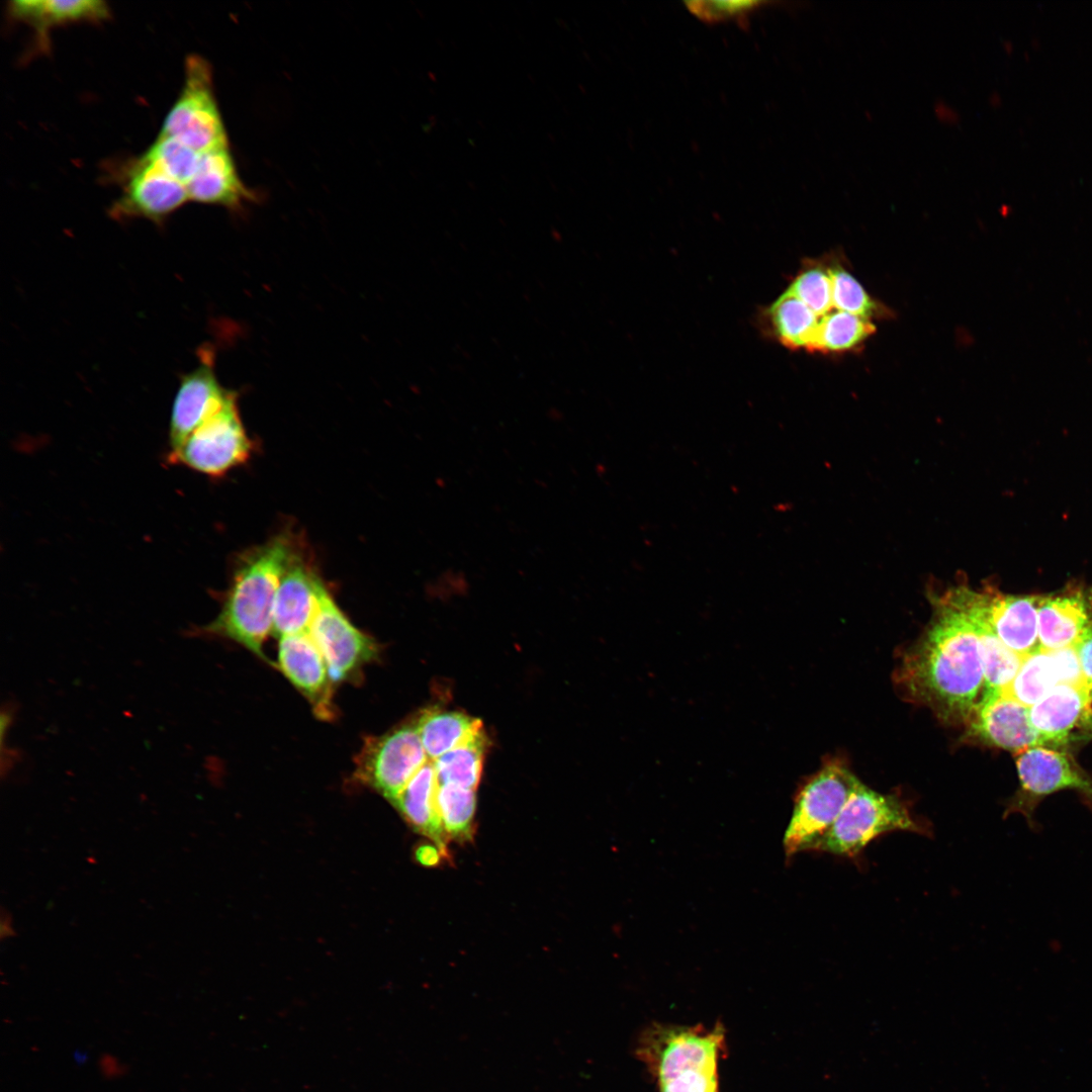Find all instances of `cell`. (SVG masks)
Segmentation results:
<instances>
[{
    "mask_svg": "<svg viewBox=\"0 0 1092 1092\" xmlns=\"http://www.w3.org/2000/svg\"><path fill=\"white\" fill-rule=\"evenodd\" d=\"M832 285V303L835 309L871 318L881 313V306L869 295L861 284L844 268H829Z\"/></svg>",
    "mask_w": 1092,
    "mask_h": 1092,
    "instance_id": "31",
    "label": "cell"
},
{
    "mask_svg": "<svg viewBox=\"0 0 1092 1092\" xmlns=\"http://www.w3.org/2000/svg\"><path fill=\"white\" fill-rule=\"evenodd\" d=\"M159 135L173 138L204 153L228 145V135L213 92L209 63L198 55L185 61V78Z\"/></svg>",
    "mask_w": 1092,
    "mask_h": 1092,
    "instance_id": "5",
    "label": "cell"
},
{
    "mask_svg": "<svg viewBox=\"0 0 1092 1092\" xmlns=\"http://www.w3.org/2000/svg\"><path fill=\"white\" fill-rule=\"evenodd\" d=\"M768 315L778 339L785 346L811 349L820 316L791 291H785L771 304Z\"/></svg>",
    "mask_w": 1092,
    "mask_h": 1092,
    "instance_id": "25",
    "label": "cell"
},
{
    "mask_svg": "<svg viewBox=\"0 0 1092 1092\" xmlns=\"http://www.w3.org/2000/svg\"><path fill=\"white\" fill-rule=\"evenodd\" d=\"M416 723L369 738L356 760V777L394 803L428 762Z\"/></svg>",
    "mask_w": 1092,
    "mask_h": 1092,
    "instance_id": "8",
    "label": "cell"
},
{
    "mask_svg": "<svg viewBox=\"0 0 1092 1092\" xmlns=\"http://www.w3.org/2000/svg\"><path fill=\"white\" fill-rule=\"evenodd\" d=\"M438 788L436 769L433 761L429 760L410 781L393 805L417 832L431 839L444 857L449 859V838L437 807Z\"/></svg>",
    "mask_w": 1092,
    "mask_h": 1092,
    "instance_id": "23",
    "label": "cell"
},
{
    "mask_svg": "<svg viewBox=\"0 0 1092 1092\" xmlns=\"http://www.w3.org/2000/svg\"><path fill=\"white\" fill-rule=\"evenodd\" d=\"M309 635L324 656L333 681L349 678L377 654L373 639L348 620L326 586Z\"/></svg>",
    "mask_w": 1092,
    "mask_h": 1092,
    "instance_id": "11",
    "label": "cell"
},
{
    "mask_svg": "<svg viewBox=\"0 0 1092 1092\" xmlns=\"http://www.w3.org/2000/svg\"><path fill=\"white\" fill-rule=\"evenodd\" d=\"M295 555L286 535L245 553L235 567L218 615L198 632L236 641L266 660L263 643L272 633L276 595Z\"/></svg>",
    "mask_w": 1092,
    "mask_h": 1092,
    "instance_id": "2",
    "label": "cell"
},
{
    "mask_svg": "<svg viewBox=\"0 0 1092 1092\" xmlns=\"http://www.w3.org/2000/svg\"><path fill=\"white\" fill-rule=\"evenodd\" d=\"M186 188L189 201L232 209L254 197L238 174L229 146L202 153L197 171Z\"/></svg>",
    "mask_w": 1092,
    "mask_h": 1092,
    "instance_id": "21",
    "label": "cell"
},
{
    "mask_svg": "<svg viewBox=\"0 0 1092 1092\" xmlns=\"http://www.w3.org/2000/svg\"><path fill=\"white\" fill-rule=\"evenodd\" d=\"M723 1042L721 1027H655L644 1036L640 1053L660 1084L690 1070L717 1067Z\"/></svg>",
    "mask_w": 1092,
    "mask_h": 1092,
    "instance_id": "9",
    "label": "cell"
},
{
    "mask_svg": "<svg viewBox=\"0 0 1092 1092\" xmlns=\"http://www.w3.org/2000/svg\"><path fill=\"white\" fill-rule=\"evenodd\" d=\"M987 593L989 620L1000 640L1022 657L1038 649L1040 597Z\"/></svg>",
    "mask_w": 1092,
    "mask_h": 1092,
    "instance_id": "22",
    "label": "cell"
},
{
    "mask_svg": "<svg viewBox=\"0 0 1092 1092\" xmlns=\"http://www.w3.org/2000/svg\"><path fill=\"white\" fill-rule=\"evenodd\" d=\"M189 201L186 186L141 156L127 172L114 218L143 217L160 222Z\"/></svg>",
    "mask_w": 1092,
    "mask_h": 1092,
    "instance_id": "12",
    "label": "cell"
},
{
    "mask_svg": "<svg viewBox=\"0 0 1092 1092\" xmlns=\"http://www.w3.org/2000/svg\"><path fill=\"white\" fill-rule=\"evenodd\" d=\"M252 449L233 392L216 414L197 428L177 451L168 454V462L219 477L247 461Z\"/></svg>",
    "mask_w": 1092,
    "mask_h": 1092,
    "instance_id": "7",
    "label": "cell"
},
{
    "mask_svg": "<svg viewBox=\"0 0 1092 1092\" xmlns=\"http://www.w3.org/2000/svg\"><path fill=\"white\" fill-rule=\"evenodd\" d=\"M416 857L423 866H437L441 858H445L440 849L434 844H422L416 850Z\"/></svg>",
    "mask_w": 1092,
    "mask_h": 1092,
    "instance_id": "35",
    "label": "cell"
},
{
    "mask_svg": "<svg viewBox=\"0 0 1092 1092\" xmlns=\"http://www.w3.org/2000/svg\"><path fill=\"white\" fill-rule=\"evenodd\" d=\"M8 15L34 31L36 49L50 50V31L58 26L79 22L99 23L110 17L106 2L100 0H14L8 3Z\"/></svg>",
    "mask_w": 1092,
    "mask_h": 1092,
    "instance_id": "20",
    "label": "cell"
},
{
    "mask_svg": "<svg viewBox=\"0 0 1092 1092\" xmlns=\"http://www.w3.org/2000/svg\"><path fill=\"white\" fill-rule=\"evenodd\" d=\"M934 113L941 122L954 124L959 121V114L956 109L943 101H937L935 103Z\"/></svg>",
    "mask_w": 1092,
    "mask_h": 1092,
    "instance_id": "36",
    "label": "cell"
},
{
    "mask_svg": "<svg viewBox=\"0 0 1092 1092\" xmlns=\"http://www.w3.org/2000/svg\"><path fill=\"white\" fill-rule=\"evenodd\" d=\"M278 665L308 699L318 718L331 720L334 717L333 680L324 656L309 633L279 638Z\"/></svg>",
    "mask_w": 1092,
    "mask_h": 1092,
    "instance_id": "15",
    "label": "cell"
},
{
    "mask_svg": "<svg viewBox=\"0 0 1092 1092\" xmlns=\"http://www.w3.org/2000/svg\"><path fill=\"white\" fill-rule=\"evenodd\" d=\"M967 724L970 736L1016 754L1039 745L1029 708L1002 693L983 695Z\"/></svg>",
    "mask_w": 1092,
    "mask_h": 1092,
    "instance_id": "14",
    "label": "cell"
},
{
    "mask_svg": "<svg viewBox=\"0 0 1092 1092\" xmlns=\"http://www.w3.org/2000/svg\"><path fill=\"white\" fill-rule=\"evenodd\" d=\"M1038 743L1068 751L1092 739V694L1085 685L1062 684L1029 708Z\"/></svg>",
    "mask_w": 1092,
    "mask_h": 1092,
    "instance_id": "10",
    "label": "cell"
},
{
    "mask_svg": "<svg viewBox=\"0 0 1092 1092\" xmlns=\"http://www.w3.org/2000/svg\"><path fill=\"white\" fill-rule=\"evenodd\" d=\"M1016 767L1020 787L1008 802L1005 816L1019 813L1037 832L1039 824L1034 813L1038 803L1064 790L1076 791L1092 810V777L1068 751L1035 745L1016 754Z\"/></svg>",
    "mask_w": 1092,
    "mask_h": 1092,
    "instance_id": "6",
    "label": "cell"
},
{
    "mask_svg": "<svg viewBox=\"0 0 1092 1092\" xmlns=\"http://www.w3.org/2000/svg\"><path fill=\"white\" fill-rule=\"evenodd\" d=\"M1084 685L1092 694V629H1090L1075 645Z\"/></svg>",
    "mask_w": 1092,
    "mask_h": 1092,
    "instance_id": "34",
    "label": "cell"
},
{
    "mask_svg": "<svg viewBox=\"0 0 1092 1092\" xmlns=\"http://www.w3.org/2000/svg\"><path fill=\"white\" fill-rule=\"evenodd\" d=\"M687 9L709 24L736 22L742 28L749 25L753 14L775 2L755 0H696L685 2Z\"/></svg>",
    "mask_w": 1092,
    "mask_h": 1092,
    "instance_id": "30",
    "label": "cell"
},
{
    "mask_svg": "<svg viewBox=\"0 0 1092 1092\" xmlns=\"http://www.w3.org/2000/svg\"><path fill=\"white\" fill-rule=\"evenodd\" d=\"M1037 626L1039 648L1075 646L1092 629V592L1070 589L1040 597Z\"/></svg>",
    "mask_w": 1092,
    "mask_h": 1092,
    "instance_id": "19",
    "label": "cell"
},
{
    "mask_svg": "<svg viewBox=\"0 0 1092 1092\" xmlns=\"http://www.w3.org/2000/svg\"><path fill=\"white\" fill-rule=\"evenodd\" d=\"M788 290L818 316L826 314L833 307L829 268L820 265L805 268L795 277Z\"/></svg>",
    "mask_w": 1092,
    "mask_h": 1092,
    "instance_id": "32",
    "label": "cell"
},
{
    "mask_svg": "<svg viewBox=\"0 0 1092 1092\" xmlns=\"http://www.w3.org/2000/svg\"><path fill=\"white\" fill-rule=\"evenodd\" d=\"M894 831L932 833L898 795L879 793L859 782L815 851L857 858L870 842Z\"/></svg>",
    "mask_w": 1092,
    "mask_h": 1092,
    "instance_id": "3",
    "label": "cell"
},
{
    "mask_svg": "<svg viewBox=\"0 0 1092 1092\" xmlns=\"http://www.w3.org/2000/svg\"><path fill=\"white\" fill-rule=\"evenodd\" d=\"M977 634L984 674V692L1000 694L1015 677L1024 657L1008 648L994 632L988 614V593L953 588Z\"/></svg>",
    "mask_w": 1092,
    "mask_h": 1092,
    "instance_id": "17",
    "label": "cell"
},
{
    "mask_svg": "<svg viewBox=\"0 0 1092 1092\" xmlns=\"http://www.w3.org/2000/svg\"><path fill=\"white\" fill-rule=\"evenodd\" d=\"M659 1087L660 1092H718L717 1067L684 1072Z\"/></svg>",
    "mask_w": 1092,
    "mask_h": 1092,
    "instance_id": "33",
    "label": "cell"
},
{
    "mask_svg": "<svg viewBox=\"0 0 1092 1092\" xmlns=\"http://www.w3.org/2000/svg\"><path fill=\"white\" fill-rule=\"evenodd\" d=\"M1062 684L1084 685L1075 646L1029 653L1002 694L1030 708Z\"/></svg>",
    "mask_w": 1092,
    "mask_h": 1092,
    "instance_id": "16",
    "label": "cell"
},
{
    "mask_svg": "<svg viewBox=\"0 0 1092 1092\" xmlns=\"http://www.w3.org/2000/svg\"><path fill=\"white\" fill-rule=\"evenodd\" d=\"M437 807L449 840L459 843L472 841L475 833V790L439 784Z\"/></svg>",
    "mask_w": 1092,
    "mask_h": 1092,
    "instance_id": "28",
    "label": "cell"
},
{
    "mask_svg": "<svg viewBox=\"0 0 1092 1092\" xmlns=\"http://www.w3.org/2000/svg\"><path fill=\"white\" fill-rule=\"evenodd\" d=\"M324 586L315 572L296 554L278 587L272 634L281 638L309 633Z\"/></svg>",
    "mask_w": 1092,
    "mask_h": 1092,
    "instance_id": "18",
    "label": "cell"
},
{
    "mask_svg": "<svg viewBox=\"0 0 1092 1092\" xmlns=\"http://www.w3.org/2000/svg\"><path fill=\"white\" fill-rule=\"evenodd\" d=\"M430 760H435L483 731L480 720L465 713L429 708L415 721Z\"/></svg>",
    "mask_w": 1092,
    "mask_h": 1092,
    "instance_id": "24",
    "label": "cell"
},
{
    "mask_svg": "<svg viewBox=\"0 0 1092 1092\" xmlns=\"http://www.w3.org/2000/svg\"><path fill=\"white\" fill-rule=\"evenodd\" d=\"M933 606V619L904 654L895 680L906 699L928 707L940 720L967 723L984 689L978 637L953 589Z\"/></svg>",
    "mask_w": 1092,
    "mask_h": 1092,
    "instance_id": "1",
    "label": "cell"
},
{
    "mask_svg": "<svg viewBox=\"0 0 1092 1092\" xmlns=\"http://www.w3.org/2000/svg\"><path fill=\"white\" fill-rule=\"evenodd\" d=\"M859 782L841 760H830L803 784L785 831L788 857L815 851Z\"/></svg>",
    "mask_w": 1092,
    "mask_h": 1092,
    "instance_id": "4",
    "label": "cell"
},
{
    "mask_svg": "<svg viewBox=\"0 0 1092 1092\" xmlns=\"http://www.w3.org/2000/svg\"><path fill=\"white\" fill-rule=\"evenodd\" d=\"M876 331L870 318L842 310L820 316L811 351L844 352L858 347Z\"/></svg>",
    "mask_w": 1092,
    "mask_h": 1092,
    "instance_id": "26",
    "label": "cell"
},
{
    "mask_svg": "<svg viewBox=\"0 0 1092 1092\" xmlns=\"http://www.w3.org/2000/svg\"><path fill=\"white\" fill-rule=\"evenodd\" d=\"M486 747L484 731L433 760L439 784L475 790L481 779Z\"/></svg>",
    "mask_w": 1092,
    "mask_h": 1092,
    "instance_id": "27",
    "label": "cell"
},
{
    "mask_svg": "<svg viewBox=\"0 0 1092 1092\" xmlns=\"http://www.w3.org/2000/svg\"><path fill=\"white\" fill-rule=\"evenodd\" d=\"M0 930H1V939L2 940L9 939V938L15 936V934H16L14 924H13V918H12L11 914L8 911H6L5 909H2V911H1Z\"/></svg>",
    "mask_w": 1092,
    "mask_h": 1092,
    "instance_id": "37",
    "label": "cell"
},
{
    "mask_svg": "<svg viewBox=\"0 0 1092 1092\" xmlns=\"http://www.w3.org/2000/svg\"><path fill=\"white\" fill-rule=\"evenodd\" d=\"M201 154L173 138L158 135L143 157L186 186L197 171Z\"/></svg>",
    "mask_w": 1092,
    "mask_h": 1092,
    "instance_id": "29",
    "label": "cell"
},
{
    "mask_svg": "<svg viewBox=\"0 0 1092 1092\" xmlns=\"http://www.w3.org/2000/svg\"><path fill=\"white\" fill-rule=\"evenodd\" d=\"M232 394L216 378L212 355L203 351L197 367L180 379L171 412L169 453L177 451L197 428L222 407Z\"/></svg>",
    "mask_w": 1092,
    "mask_h": 1092,
    "instance_id": "13",
    "label": "cell"
}]
</instances>
